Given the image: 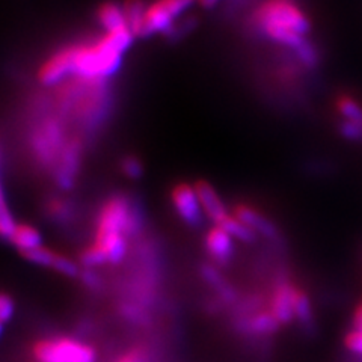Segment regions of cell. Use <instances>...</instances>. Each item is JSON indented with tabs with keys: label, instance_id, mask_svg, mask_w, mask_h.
I'll use <instances>...</instances> for the list:
<instances>
[{
	"label": "cell",
	"instance_id": "cell-35",
	"mask_svg": "<svg viewBox=\"0 0 362 362\" xmlns=\"http://www.w3.org/2000/svg\"><path fill=\"white\" fill-rule=\"evenodd\" d=\"M354 326L358 332H362V307L359 305L354 315Z\"/></svg>",
	"mask_w": 362,
	"mask_h": 362
},
{
	"label": "cell",
	"instance_id": "cell-4",
	"mask_svg": "<svg viewBox=\"0 0 362 362\" xmlns=\"http://www.w3.org/2000/svg\"><path fill=\"white\" fill-rule=\"evenodd\" d=\"M257 29L263 26L284 28L307 35L311 30V23L303 11L293 0H264L252 16Z\"/></svg>",
	"mask_w": 362,
	"mask_h": 362
},
{
	"label": "cell",
	"instance_id": "cell-8",
	"mask_svg": "<svg viewBox=\"0 0 362 362\" xmlns=\"http://www.w3.org/2000/svg\"><path fill=\"white\" fill-rule=\"evenodd\" d=\"M76 42L65 44L52 52L45 58L37 71V81L42 86H56L66 82L74 76Z\"/></svg>",
	"mask_w": 362,
	"mask_h": 362
},
{
	"label": "cell",
	"instance_id": "cell-28",
	"mask_svg": "<svg viewBox=\"0 0 362 362\" xmlns=\"http://www.w3.org/2000/svg\"><path fill=\"white\" fill-rule=\"evenodd\" d=\"M52 269L54 272H58V274L66 276V278H78L81 276V264L73 262L70 257H66L64 254H56L54 257V262Z\"/></svg>",
	"mask_w": 362,
	"mask_h": 362
},
{
	"label": "cell",
	"instance_id": "cell-15",
	"mask_svg": "<svg viewBox=\"0 0 362 362\" xmlns=\"http://www.w3.org/2000/svg\"><path fill=\"white\" fill-rule=\"evenodd\" d=\"M8 242L18 249V252H26L30 249L42 246L41 233L29 223H17Z\"/></svg>",
	"mask_w": 362,
	"mask_h": 362
},
{
	"label": "cell",
	"instance_id": "cell-11",
	"mask_svg": "<svg viewBox=\"0 0 362 362\" xmlns=\"http://www.w3.org/2000/svg\"><path fill=\"white\" fill-rule=\"evenodd\" d=\"M204 246L216 264L230 263L234 255V239L218 225H213L210 230H207L206 237H204Z\"/></svg>",
	"mask_w": 362,
	"mask_h": 362
},
{
	"label": "cell",
	"instance_id": "cell-30",
	"mask_svg": "<svg viewBox=\"0 0 362 362\" xmlns=\"http://www.w3.org/2000/svg\"><path fill=\"white\" fill-rule=\"evenodd\" d=\"M339 133H341L344 138H347L350 141L359 142V141H362V124L343 119L341 124H339Z\"/></svg>",
	"mask_w": 362,
	"mask_h": 362
},
{
	"label": "cell",
	"instance_id": "cell-9",
	"mask_svg": "<svg viewBox=\"0 0 362 362\" xmlns=\"http://www.w3.org/2000/svg\"><path fill=\"white\" fill-rule=\"evenodd\" d=\"M173 209L178 214V218L189 226H199L204 221V211L197 195L194 185H189L186 181H181L173 186L171 194Z\"/></svg>",
	"mask_w": 362,
	"mask_h": 362
},
{
	"label": "cell",
	"instance_id": "cell-5",
	"mask_svg": "<svg viewBox=\"0 0 362 362\" xmlns=\"http://www.w3.org/2000/svg\"><path fill=\"white\" fill-rule=\"evenodd\" d=\"M30 352L35 362H97L93 346L68 337L38 339Z\"/></svg>",
	"mask_w": 362,
	"mask_h": 362
},
{
	"label": "cell",
	"instance_id": "cell-36",
	"mask_svg": "<svg viewBox=\"0 0 362 362\" xmlns=\"http://www.w3.org/2000/svg\"><path fill=\"white\" fill-rule=\"evenodd\" d=\"M2 332H4V323L0 322V335H2Z\"/></svg>",
	"mask_w": 362,
	"mask_h": 362
},
{
	"label": "cell",
	"instance_id": "cell-13",
	"mask_svg": "<svg viewBox=\"0 0 362 362\" xmlns=\"http://www.w3.org/2000/svg\"><path fill=\"white\" fill-rule=\"evenodd\" d=\"M234 216L249 226L257 235H263L266 239L276 240L278 239V230L274 222L269 221L262 211H258L255 207L247 206V204H237L233 210Z\"/></svg>",
	"mask_w": 362,
	"mask_h": 362
},
{
	"label": "cell",
	"instance_id": "cell-29",
	"mask_svg": "<svg viewBox=\"0 0 362 362\" xmlns=\"http://www.w3.org/2000/svg\"><path fill=\"white\" fill-rule=\"evenodd\" d=\"M296 54L299 61L308 68H314L317 66V64H319L320 58H319V52H317V49L314 47V45L307 40L305 41L300 47L296 50Z\"/></svg>",
	"mask_w": 362,
	"mask_h": 362
},
{
	"label": "cell",
	"instance_id": "cell-32",
	"mask_svg": "<svg viewBox=\"0 0 362 362\" xmlns=\"http://www.w3.org/2000/svg\"><path fill=\"white\" fill-rule=\"evenodd\" d=\"M82 279L83 286L90 288V290H98L100 286H101V281H100V276L95 274V272L93 269H85L81 272V276H78Z\"/></svg>",
	"mask_w": 362,
	"mask_h": 362
},
{
	"label": "cell",
	"instance_id": "cell-37",
	"mask_svg": "<svg viewBox=\"0 0 362 362\" xmlns=\"http://www.w3.org/2000/svg\"><path fill=\"white\" fill-rule=\"evenodd\" d=\"M0 160H2V151H0Z\"/></svg>",
	"mask_w": 362,
	"mask_h": 362
},
{
	"label": "cell",
	"instance_id": "cell-21",
	"mask_svg": "<svg viewBox=\"0 0 362 362\" xmlns=\"http://www.w3.org/2000/svg\"><path fill=\"white\" fill-rule=\"evenodd\" d=\"M44 209H45V213H47L49 218L58 221V222L68 219L73 213L71 202L64 197H50L47 201H45Z\"/></svg>",
	"mask_w": 362,
	"mask_h": 362
},
{
	"label": "cell",
	"instance_id": "cell-27",
	"mask_svg": "<svg viewBox=\"0 0 362 362\" xmlns=\"http://www.w3.org/2000/svg\"><path fill=\"white\" fill-rule=\"evenodd\" d=\"M294 319H298L299 323L303 326H311L313 323L311 302L310 298L307 296V293L302 290H299L296 303H294Z\"/></svg>",
	"mask_w": 362,
	"mask_h": 362
},
{
	"label": "cell",
	"instance_id": "cell-14",
	"mask_svg": "<svg viewBox=\"0 0 362 362\" xmlns=\"http://www.w3.org/2000/svg\"><path fill=\"white\" fill-rule=\"evenodd\" d=\"M95 20L105 32L127 26L126 16H124L122 11V4L113 2V0H106V2H101L97 6Z\"/></svg>",
	"mask_w": 362,
	"mask_h": 362
},
{
	"label": "cell",
	"instance_id": "cell-2",
	"mask_svg": "<svg viewBox=\"0 0 362 362\" xmlns=\"http://www.w3.org/2000/svg\"><path fill=\"white\" fill-rule=\"evenodd\" d=\"M70 134L66 133L65 121L61 115H44L32 127L29 148L33 160L41 168H53Z\"/></svg>",
	"mask_w": 362,
	"mask_h": 362
},
{
	"label": "cell",
	"instance_id": "cell-6",
	"mask_svg": "<svg viewBox=\"0 0 362 362\" xmlns=\"http://www.w3.org/2000/svg\"><path fill=\"white\" fill-rule=\"evenodd\" d=\"M85 158V139L82 134H70L52 171L56 186L62 190H70L82 171Z\"/></svg>",
	"mask_w": 362,
	"mask_h": 362
},
{
	"label": "cell",
	"instance_id": "cell-33",
	"mask_svg": "<svg viewBox=\"0 0 362 362\" xmlns=\"http://www.w3.org/2000/svg\"><path fill=\"white\" fill-rule=\"evenodd\" d=\"M344 343H346L349 350H352V352L362 355V332L354 331V332L347 334Z\"/></svg>",
	"mask_w": 362,
	"mask_h": 362
},
{
	"label": "cell",
	"instance_id": "cell-19",
	"mask_svg": "<svg viewBox=\"0 0 362 362\" xmlns=\"http://www.w3.org/2000/svg\"><path fill=\"white\" fill-rule=\"evenodd\" d=\"M218 226H221L222 230L228 233L233 239H237L245 243H252L257 239V234L249 228V226H246L243 222L237 219L233 213L226 214V216L218 223Z\"/></svg>",
	"mask_w": 362,
	"mask_h": 362
},
{
	"label": "cell",
	"instance_id": "cell-7",
	"mask_svg": "<svg viewBox=\"0 0 362 362\" xmlns=\"http://www.w3.org/2000/svg\"><path fill=\"white\" fill-rule=\"evenodd\" d=\"M194 2L195 0H153L146 6L139 38H150L156 33H163Z\"/></svg>",
	"mask_w": 362,
	"mask_h": 362
},
{
	"label": "cell",
	"instance_id": "cell-10",
	"mask_svg": "<svg viewBox=\"0 0 362 362\" xmlns=\"http://www.w3.org/2000/svg\"><path fill=\"white\" fill-rule=\"evenodd\" d=\"M299 288L291 282H279L272 293L270 313L281 325H287L294 319V303H296Z\"/></svg>",
	"mask_w": 362,
	"mask_h": 362
},
{
	"label": "cell",
	"instance_id": "cell-23",
	"mask_svg": "<svg viewBox=\"0 0 362 362\" xmlns=\"http://www.w3.org/2000/svg\"><path fill=\"white\" fill-rule=\"evenodd\" d=\"M195 25H197V18L194 16H181L162 33V35L166 40H177L194 30Z\"/></svg>",
	"mask_w": 362,
	"mask_h": 362
},
{
	"label": "cell",
	"instance_id": "cell-17",
	"mask_svg": "<svg viewBox=\"0 0 362 362\" xmlns=\"http://www.w3.org/2000/svg\"><path fill=\"white\" fill-rule=\"evenodd\" d=\"M146 6H148V4H146L145 0H124L122 2L124 16H126L127 26L132 30L134 38L141 37V29Z\"/></svg>",
	"mask_w": 362,
	"mask_h": 362
},
{
	"label": "cell",
	"instance_id": "cell-1",
	"mask_svg": "<svg viewBox=\"0 0 362 362\" xmlns=\"http://www.w3.org/2000/svg\"><path fill=\"white\" fill-rule=\"evenodd\" d=\"M133 40L132 30L124 26L105 32L93 41L76 42L73 77L107 81L119 70L122 56L133 44Z\"/></svg>",
	"mask_w": 362,
	"mask_h": 362
},
{
	"label": "cell",
	"instance_id": "cell-16",
	"mask_svg": "<svg viewBox=\"0 0 362 362\" xmlns=\"http://www.w3.org/2000/svg\"><path fill=\"white\" fill-rule=\"evenodd\" d=\"M201 275L202 278L206 279V282L209 286H211L213 288H216L221 294V298L226 302H234L237 298L235 290L225 281V278L222 276V274L219 272V269L213 264H202L201 266Z\"/></svg>",
	"mask_w": 362,
	"mask_h": 362
},
{
	"label": "cell",
	"instance_id": "cell-12",
	"mask_svg": "<svg viewBox=\"0 0 362 362\" xmlns=\"http://www.w3.org/2000/svg\"><path fill=\"white\" fill-rule=\"evenodd\" d=\"M195 190L201 204V209L204 211V216H207L213 225H218L226 214L230 211L226 210V206L218 190L214 189L207 180H198L195 181Z\"/></svg>",
	"mask_w": 362,
	"mask_h": 362
},
{
	"label": "cell",
	"instance_id": "cell-34",
	"mask_svg": "<svg viewBox=\"0 0 362 362\" xmlns=\"http://www.w3.org/2000/svg\"><path fill=\"white\" fill-rule=\"evenodd\" d=\"M115 362H148L145 355V350L142 349H132L129 352L121 355Z\"/></svg>",
	"mask_w": 362,
	"mask_h": 362
},
{
	"label": "cell",
	"instance_id": "cell-18",
	"mask_svg": "<svg viewBox=\"0 0 362 362\" xmlns=\"http://www.w3.org/2000/svg\"><path fill=\"white\" fill-rule=\"evenodd\" d=\"M281 323L270 311H262L254 314L246 322V331L254 335H272L279 329Z\"/></svg>",
	"mask_w": 362,
	"mask_h": 362
},
{
	"label": "cell",
	"instance_id": "cell-25",
	"mask_svg": "<svg viewBox=\"0 0 362 362\" xmlns=\"http://www.w3.org/2000/svg\"><path fill=\"white\" fill-rule=\"evenodd\" d=\"M119 171L121 174L129 178V180H138L144 175V162L142 158L134 156V154H127V156H122L121 160H119Z\"/></svg>",
	"mask_w": 362,
	"mask_h": 362
},
{
	"label": "cell",
	"instance_id": "cell-20",
	"mask_svg": "<svg viewBox=\"0 0 362 362\" xmlns=\"http://www.w3.org/2000/svg\"><path fill=\"white\" fill-rule=\"evenodd\" d=\"M17 222L13 216V211H11L8 206L5 190L2 186V180H0V239L8 240L11 234H13Z\"/></svg>",
	"mask_w": 362,
	"mask_h": 362
},
{
	"label": "cell",
	"instance_id": "cell-3",
	"mask_svg": "<svg viewBox=\"0 0 362 362\" xmlns=\"http://www.w3.org/2000/svg\"><path fill=\"white\" fill-rule=\"evenodd\" d=\"M141 214L133 206V201L126 195L113 194L98 207L95 230L117 231L132 237L141 230Z\"/></svg>",
	"mask_w": 362,
	"mask_h": 362
},
{
	"label": "cell",
	"instance_id": "cell-38",
	"mask_svg": "<svg viewBox=\"0 0 362 362\" xmlns=\"http://www.w3.org/2000/svg\"><path fill=\"white\" fill-rule=\"evenodd\" d=\"M361 307H362V305H361Z\"/></svg>",
	"mask_w": 362,
	"mask_h": 362
},
{
	"label": "cell",
	"instance_id": "cell-24",
	"mask_svg": "<svg viewBox=\"0 0 362 362\" xmlns=\"http://www.w3.org/2000/svg\"><path fill=\"white\" fill-rule=\"evenodd\" d=\"M56 254H58V252L53 251V249H50V247L40 246V247H35V249H30V251L21 252V257L32 264L52 269Z\"/></svg>",
	"mask_w": 362,
	"mask_h": 362
},
{
	"label": "cell",
	"instance_id": "cell-26",
	"mask_svg": "<svg viewBox=\"0 0 362 362\" xmlns=\"http://www.w3.org/2000/svg\"><path fill=\"white\" fill-rule=\"evenodd\" d=\"M107 263L106 255L100 251V249L90 243L85 246L81 254H78V264L83 266L85 269H94L97 266H103Z\"/></svg>",
	"mask_w": 362,
	"mask_h": 362
},
{
	"label": "cell",
	"instance_id": "cell-31",
	"mask_svg": "<svg viewBox=\"0 0 362 362\" xmlns=\"http://www.w3.org/2000/svg\"><path fill=\"white\" fill-rule=\"evenodd\" d=\"M16 311V303L13 298L6 293H0V322L6 323L13 319Z\"/></svg>",
	"mask_w": 362,
	"mask_h": 362
},
{
	"label": "cell",
	"instance_id": "cell-22",
	"mask_svg": "<svg viewBox=\"0 0 362 362\" xmlns=\"http://www.w3.org/2000/svg\"><path fill=\"white\" fill-rule=\"evenodd\" d=\"M337 109L346 121L362 124V107L356 100L349 95H341L337 100Z\"/></svg>",
	"mask_w": 362,
	"mask_h": 362
}]
</instances>
